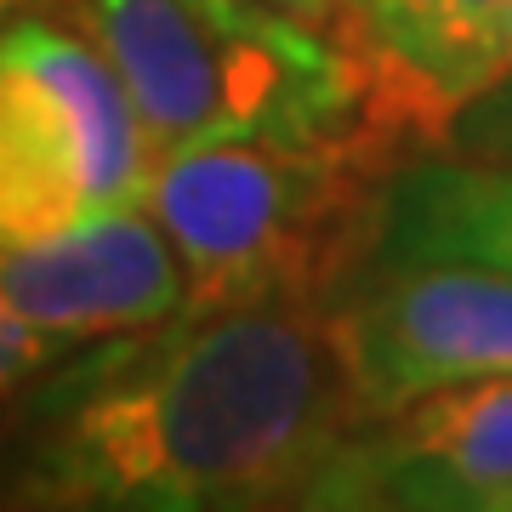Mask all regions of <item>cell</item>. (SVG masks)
<instances>
[{
    "instance_id": "1",
    "label": "cell",
    "mask_w": 512,
    "mask_h": 512,
    "mask_svg": "<svg viewBox=\"0 0 512 512\" xmlns=\"http://www.w3.org/2000/svg\"><path fill=\"white\" fill-rule=\"evenodd\" d=\"M353 410L313 308L171 313L52 376L6 501L63 512L302 507Z\"/></svg>"
},
{
    "instance_id": "2",
    "label": "cell",
    "mask_w": 512,
    "mask_h": 512,
    "mask_svg": "<svg viewBox=\"0 0 512 512\" xmlns=\"http://www.w3.org/2000/svg\"><path fill=\"white\" fill-rule=\"evenodd\" d=\"M399 165V148L365 131L234 137L160 160L148 211L183 256V308H325L376 251L382 188Z\"/></svg>"
},
{
    "instance_id": "3",
    "label": "cell",
    "mask_w": 512,
    "mask_h": 512,
    "mask_svg": "<svg viewBox=\"0 0 512 512\" xmlns=\"http://www.w3.org/2000/svg\"><path fill=\"white\" fill-rule=\"evenodd\" d=\"M74 18L114 63L160 160L234 137L365 131L342 40L274 0H74Z\"/></svg>"
},
{
    "instance_id": "4",
    "label": "cell",
    "mask_w": 512,
    "mask_h": 512,
    "mask_svg": "<svg viewBox=\"0 0 512 512\" xmlns=\"http://www.w3.org/2000/svg\"><path fill=\"white\" fill-rule=\"evenodd\" d=\"M160 154L86 35L52 18L0 29V251L148 205Z\"/></svg>"
},
{
    "instance_id": "5",
    "label": "cell",
    "mask_w": 512,
    "mask_h": 512,
    "mask_svg": "<svg viewBox=\"0 0 512 512\" xmlns=\"http://www.w3.org/2000/svg\"><path fill=\"white\" fill-rule=\"evenodd\" d=\"M353 427L439 387L512 376V274L478 262L365 256L319 308Z\"/></svg>"
},
{
    "instance_id": "6",
    "label": "cell",
    "mask_w": 512,
    "mask_h": 512,
    "mask_svg": "<svg viewBox=\"0 0 512 512\" xmlns=\"http://www.w3.org/2000/svg\"><path fill=\"white\" fill-rule=\"evenodd\" d=\"M512 484V376L439 387L325 456L302 507L319 512H484Z\"/></svg>"
},
{
    "instance_id": "7",
    "label": "cell",
    "mask_w": 512,
    "mask_h": 512,
    "mask_svg": "<svg viewBox=\"0 0 512 512\" xmlns=\"http://www.w3.org/2000/svg\"><path fill=\"white\" fill-rule=\"evenodd\" d=\"M512 0H336L330 35L359 80V120L387 148L444 143L495 86Z\"/></svg>"
},
{
    "instance_id": "8",
    "label": "cell",
    "mask_w": 512,
    "mask_h": 512,
    "mask_svg": "<svg viewBox=\"0 0 512 512\" xmlns=\"http://www.w3.org/2000/svg\"><path fill=\"white\" fill-rule=\"evenodd\" d=\"M0 296L63 348L160 325L188 302V274L148 205L92 217L40 245L0 251Z\"/></svg>"
},
{
    "instance_id": "9",
    "label": "cell",
    "mask_w": 512,
    "mask_h": 512,
    "mask_svg": "<svg viewBox=\"0 0 512 512\" xmlns=\"http://www.w3.org/2000/svg\"><path fill=\"white\" fill-rule=\"evenodd\" d=\"M370 256L478 262L512 274V165L473 160V154L404 160L382 188Z\"/></svg>"
},
{
    "instance_id": "10",
    "label": "cell",
    "mask_w": 512,
    "mask_h": 512,
    "mask_svg": "<svg viewBox=\"0 0 512 512\" xmlns=\"http://www.w3.org/2000/svg\"><path fill=\"white\" fill-rule=\"evenodd\" d=\"M456 154H473V160H495L512 165V80H501L495 92H484L473 109L456 120Z\"/></svg>"
},
{
    "instance_id": "11",
    "label": "cell",
    "mask_w": 512,
    "mask_h": 512,
    "mask_svg": "<svg viewBox=\"0 0 512 512\" xmlns=\"http://www.w3.org/2000/svg\"><path fill=\"white\" fill-rule=\"evenodd\" d=\"M57 353H69V348H63L57 336H46V330H35L6 296H0V399L18 382H29L40 365H52Z\"/></svg>"
},
{
    "instance_id": "12",
    "label": "cell",
    "mask_w": 512,
    "mask_h": 512,
    "mask_svg": "<svg viewBox=\"0 0 512 512\" xmlns=\"http://www.w3.org/2000/svg\"><path fill=\"white\" fill-rule=\"evenodd\" d=\"M274 6H285L291 18L313 23V29H330L336 23V0H274Z\"/></svg>"
},
{
    "instance_id": "13",
    "label": "cell",
    "mask_w": 512,
    "mask_h": 512,
    "mask_svg": "<svg viewBox=\"0 0 512 512\" xmlns=\"http://www.w3.org/2000/svg\"><path fill=\"white\" fill-rule=\"evenodd\" d=\"M501 80H512V12H507V23H501V46H495V86H501Z\"/></svg>"
},
{
    "instance_id": "14",
    "label": "cell",
    "mask_w": 512,
    "mask_h": 512,
    "mask_svg": "<svg viewBox=\"0 0 512 512\" xmlns=\"http://www.w3.org/2000/svg\"><path fill=\"white\" fill-rule=\"evenodd\" d=\"M484 512H512V484H507V490H495V495H490V507H484Z\"/></svg>"
},
{
    "instance_id": "15",
    "label": "cell",
    "mask_w": 512,
    "mask_h": 512,
    "mask_svg": "<svg viewBox=\"0 0 512 512\" xmlns=\"http://www.w3.org/2000/svg\"><path fill=\"white\" fill-rule=\"evenodd\" d=\"M23 6H29V0H0V29H6V23H12V18H18V12H23Z\"/></svg>"
}]
</instances>
